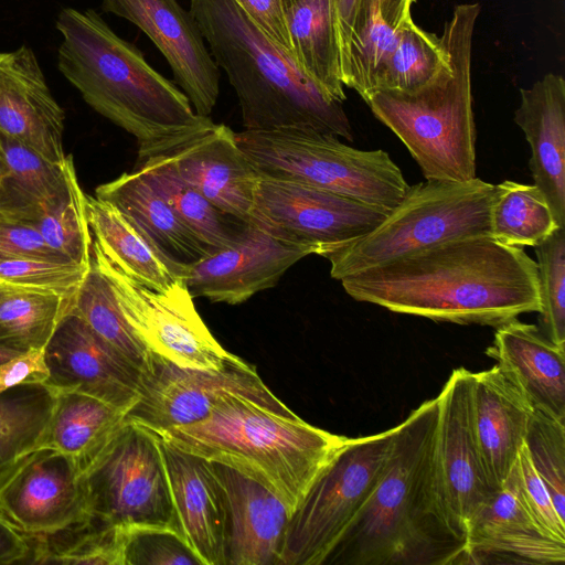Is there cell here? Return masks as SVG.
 <instances>
[{
  "label": "cell",
  "mask_w": 565,
  "mask_h": 565,
  "mask_svg": "<svg viewBox=\"0 0 565 565\" xmlns=\"http://www.w3.org/2000/svg\"><path fill=\"white\" fill-rule=\"evenodd\" d=\"M340 281L356 301L437 322L497 328L541 307L536 262L491 235L452 239Z\"/></svg>",
  "instance_id": "obj_1"
},
{
  "label": "cell",
  "mask_w": 565,
  "mask_h": 565,
  "mask_svg": "<svg viewBox=\"0 0 565 565\" xmlns=\"http://www.w3.org/2000/svg\"><path fill=\"white\" fill-rule=\"evenodd\" d=\"M437 398L422 403L395 434L385 469L323 565L463 564L466 543L437 500L433 448Z\"/></svg>",
  "instance_id": "obj_2"
},
{
  "label": "cell",
  "mask_w": 565,
  "mask_h": 565,
  "mask_svg": "<svg viewBox=\"0 0 565 565\" xmlns=\"http://www.w3.org/2000/svg\"><path fill=\"white\" fill-rule=\"evenodd\" d=\"M57 65L97 113L134 135L154 141L210 120L186 95L157 72L132 43L117 35L93 9L64 8Z\"/></svg>",
  "instance_id": "obj_3"
},
{
  "label": "cell",
  "mask_w": 565,
  "mask_h": 565,
  "mask_svg": "<svg viewBox=\"0 0 565 565\" xmlns=\"http://www.w3.org/2000/svg\"><path fill=\"white\" fill-rule=\"evenodd\" d=\"M190 12L237 95L245 130L311 128L353 140L342 103L308 77L234 0H190Z\"/></svg>",
  "instance_id": "obj_4"
},
{
  "label": "cell",
  "mask_w": 565,
  "mask_h": 565,
  "mask_svg": "<svg viewBox=\"0 0 565 565\" xmlns=\"http://www.w3.org/2000/svg\"><path fill=\"white\" fill-rule=\"evenodd\" d=\"M152 431L257 481L291 513L347 438L236 394L221 398L201 420Z\"/></svg>",
  "instance_id": "obj_5"
},
{
  "label": "cell",
  "mask_w": 565,
  "mask_h": 565,
  "mask_svg": "<svg viewBox=\"0 0 565 565\" xmlns=\"http://www.w3.org/2000/svg\"><path fill=\"white\" fill-rule=\"evenodd\" d=\"M479 11L478 3L456 7L440 38L447 65L430 82L411 93L375 90L366 100L426 180L465 182L477 177L470 67Z\"/></svg>",
  "instance_id": "obj_6"
},
{
  "label": "cell",
  "mask_w": 565,
  "mask_h": 565,
  "mask_svg": "<svg viewBox=\"0 0 565 565\" xmlns=\"http://www.w3.org/2000/svg\"><path fill=\"white\" fill-rule=\"evenodd\" d=\"M495 184L426 180L409 185L402 201L366 234L321 256L341 280L439 244L490 234Z\"/></svg>",
  "instance_id": "obj_7"
},
{
  "label": "cell",
  "mask_w": 565,
  "mask_h": 565,
  "mask_svg": "<svg viewBox=\"0 0 565 565\" xmlns=\"http://www.w3.org/2000/svg\"><path fill=\"white\" fill-rule=\"evenodd\" d=\"M235 140L259 174L319 188L391 212L409 185L384 150H360L311 128L244 130Z\"/></svg>",
  "instance_id": "obj_8"
},
{
  "label": "cell",
  "mask_w": 565,
  "mask_h": 565,
  "mask_svg": "<svg viewBox=\"0 0 565 565\" xmlns=\"http://www.w3.org/2000/svg\"><path fill=\"white\" fill-rule=\"evenodd\" d=\"M394 434L345 438L291 513L280 565H323L375 489Z\"/></svg>",
  "instance_id": "obj_9"
},
{
  "label": "cell",
  "mask_w": 565,
  "mask_h": 565,
  "mask_svg": "<svg viewBox=\"0 0 565 565\" xmlns=\"http://www.w3.org/2000/svg\"><path fill=\"white\" fill-rule=\"evenodd\" d=\"M79 478L90 515L117 526H168L181 532L160 437L147 427L126 418L81 466Z\"/></svg>",
  "instance_id": "obj_10"
},
{
  "label": "cell",
  "mask_w": 565,
  "mask_h": 565,
  "mask_svg": "<svg viewBox=\"0 0 565 565\" xmlns=\"http://www.w3.org/2000/svg\"><path fill=\"white\" fill-rule=\"evenodd\" d=\"M90 255L111 281L129 324L148 351L188 369L222 370L242 361L213 337L184 279L164 291L151 290L124 274L94 241Z\"/></svg>",
  "instance_id": "obj_11"
},
{
  "label": "cell",
  "mask_w": 565,
  "mask_h": 565,
  "mask_svg": "<svg viewBox=\"0 0 565 565\" xmlns=\"http://www.w3.org/2000/svg\"><path fill=\"white\" fill-rule=\"evenodd\" d=\"M236 394L278 413L294 414L244 360L222 370L179 366L147 351L140 367L139 395L127 420L160 430L203 419L216 403Z\"/></svg>",
  "instance_id": "obj_12"
},
{
  "label": "cell",
  "mask_w": 565,
  "mask_h": 565,
  "mask_svg": "<svg viewBox=\"0 0 565 565\" xmlns=\"http://www.w3.org/2000/svg\"><path fill=\"white\" fill-rule=\"evenodd\" d=\"M388 213L319 188L259 174L249 223L321 256L366 234Z\"/></svg>",
  "instance_id": "obj_13"
},
{
  "label": "cell",
  "mask_w": 565,
  "mask_h": 565,
  "mask_svg": "<svg viewBox=\"0 0 565 565\" xmlns=\"http://www.w3.org/2000/svg\"><path fill=\"white\" fill-rule=\"evenodd\" d=\"M472 372L455 369L436 396L438 414L433 467L439 508L452 532L466 543L467 529L495 492L480 460L472 423Z\"/></svg>",
  "instance_id": "obj_14"
},
{
  "label": "cell",
  "mask_w": 565,
  "mask_h": 565,
  "mask_svg": "<svg viewBox=\"0 0 565 565\" xmlns=\"http://www.w3.org/2000/svg\"><path fill=\"white\" fill-rule=\"evenodd\" d=\"M234 131L211 119L154 141L139 143L169 159L188 184L222 211L249 222L259 173L239 149Z\"/></svg>",
  "instance_id": "obj_15"
},
{
  "label": "cell",
  "mask_w": 565,
  "mask_h": 565,
  "mask_svg": "<svg viewBox=\"0 0 565 565\" xmlns=\"http://www.w3.org/2000/svg\"><path fill=\"white\" fill-rule=\"evenodd\" d=\"M77 460L51 448L20 459L0 479V514L24 534H46L90 515Z\"/></svg>",
  "instance_id": "obj_16"
},
{
  "label": "cell",
  "mask_w": 565,
  "mask_h": 565,
  "mask_svg": "<svg viewBox=\"0 0 565 565\" xmlns=\"http://www.w3.org/2000/svg\"><path fill=\"white\" fill-rule=\"evenodd\" d=\"M102 9L134 23L152 41L194 111L209 117L218 97L220 72L192 13L178 0H103Z\"/></svg>",
  "instance_id": "obj_17"
},
{
  "label": "cell",
  "mask_w": 565,
  "mask_h": 565,
  "mask_svg": "<svg viewBox=\"0 0 565 565\" xmlns=\"http://www.w3.org/2000/svg\"><path fill=\"white\" fill-rule=\"evenodd\" d=\"M49 377L56 391H74L128 411L139 395L140 369L95 333L72 308L45 349Z\"/></svg>",
  "instance_id": "obj_18"
},
{
  "label": "cell",
  "mask_w": 565,
  "mask_h": 565,
  "mask_svg": "<svg viewBox=\"0 0 565 565\" xmlns=\"http://www.w3.org/2000/svg\"><path fill=\"white\" fill-rule=\"evenodd\" d=\"M310 254L274 238L250 223L235 243L190 266L183 279L193 298L238 305L274 287L287 269Z\"/></svg>",
  "instance_id": "obj_19"
},
{
  "label": "cell",
  "mask_w": 565,
  "mask_h": 565,
  "mask_svg": "<svg viewBox=\"0 0 565 565\" xmlns=\"http://www.w3.org/2000/svg\"><path fill=\"white\" fill-rule=\"evenodd\" d=\"M64 118L32 49L0 52V135L60 163L66 159Z\"/></svg>",
  "instance_id": "obj_20"
},
{
  "label": "cell",
  "mask_w": 565,
  "mask_h": 565,
  "mask_svg": "<svg viewBox=\"0 0 565 565\" xmlns=\"http://www.w3.org/2000/svg\"><path fill=\"white\" fill-rule=\"evenodd\" d=\"M210 462L226 508V565H280L291 511L257 481Z\"/></svg>",
  "instance_id": "obj_21"
},
{
  "label": "cell",
  "mask_w": 565,
  "mask_h": 565,
  "mask_svg": "<svg viewBox=\"0 0 565 565\" xmlns=\"http://www.w3.org/2000/svg\"><path fill=\"white\" fill-rule=\"evenodd\" d=\"M565 542L547 536L523 507L512 471L470 522L463 564H563Z\"/></svg>",
  "instance_id": "obj_22"
},
{
  "label": "cell",
  "mask_w": 565,
  "mask_h": 565,
  "mask_svg": "<svg viewBox=\"0 0 565 565\" xmlns=\"http://www.w3.org/2000/svg\"><path fill=\"white\" fill-rule=\"evenodd\" d=\"M160 443L182 535L202 565H226V508L211 462Z\"/></svg>",
  "instance_id": "obj_23"
},
{
  "label": "cell",
  "mask_w": 565,
  "mask_h": 565,
  "mask_svg": "<svg viewBox=\"0 0 565 565\" xmlns=\"http://www.w3.org/2000/svg\"><path fill=\"white\" fill-rule=\"evenodd\" d=\"M471 408L482 468L497 491L516 462L534 408L497 364L472 372Z\"/></svg>",
  "instance_id": "obj_24"
},
{
  "label": "cell",
  "mask_w": 565,
  "mask_h": 565,
  "mask_svg": "<svg viewBox=\"0 0 565 565\" xmlns=\"http://www.w3.org/2000/svg\"><path fill=\"white\" fill-rule=\"evenodd\" d=\"M514 113L531 148L534 184L543 193L561 227L565 225V81L548 73L521 88Z\"/></svg>",
  "instance_id": "obj_25"
},
{
  "label": "cell",
  "mask_w": 565,
  "mask_h": 565,
  "mask_svg": "<svg viewBox=\"0 0 565 565\" xmlns=\"http://www.w3.org/2000/svg\"><path fill=\"white\" fill-rule=\"evenodd\" d=\"M533 408L565 422V349L535 324L513 319L495 328L486 350Z\"/></svg>",
  "instance_id": "obj_26"
},
{
  "label": "cell",
  "mask_w": 565,
  "mask_h": 565,
  "mask_svg": "<svg viewBox=\"0 0 565 565\" xmlns=\"http://www.w3.org/2000/svg\"><path fill=\"white\" fill-rule=\"evenodd\" d=\"M95 194L118 210L180 278L190 266L215 252L134 170L99 185Z\"/></svg>",
  "instance_id": "obj_27"
},
{
  "label": "cell",
  "mask_w": 565,
  "mask_h": 565,
  "mask_svg": "<svg viewBox=\"0 0 565 565\" xmlns=\"http://www.w3.org/2000/svg\"><path fill=\"white\" fill-rule=\"evenodd\" d=\"M292 57L329 96L343 103L340 46L333 0H280Z\"/></svg>",
  "instance_id": "obj_28"
},
{
  "label": "cell",
  "mask_w": 565,
  "mask_h": 565,
  "mask_svg": "<svg viewBox=\"0 0 565 565\" xmlns=\"http://www.w3.org/2000/svg\"><path fill=\"white\" fill-rule=\"evenodd\" d=\"M134 171L214 250L235 243L250 224L222 211L204 198L179 177L169 159L161 153L138 150Z\"/></svg>",
  "instance_id": "obj_29"
},
{
  "label": "cell",
  "mask_w": 565,
  "mask_h": 565,
  "mask_svg": "<svg viewBox=\"0 0 565 565\" xmlns=\"http://www.w3.org/2000/svg\"><path fill=\"white\" fill-rule=\"evenodd\" d=\"M86 209L93 241L132 280L151 290L164 291L183 279L113 205L86 195Z\"/></svg>",
  "instance_id": "obj_30"
},
{
  "label": "cell",
  "mask_w": 565,
  "mask_h": 565,
  "mask_svg": "<svg viewBox=\"0 0 565 565\" xmlns=\"http://www.w3.org/2000/svg\"><path fill=\"white\" fill-rule=\"evenodd\" d=\"M416 0H360L347 56L341 65L343 85L366 102L373 90L375 70L396 34L411 17Z\"/></svg>",
  "instance_id": "obj_31"
},
{
  "label": "cell",
  "mask_w": 565,
  "mask_h": 565,
  "mask_svg": "<svg viewBox=\"0 0 565 565\" xmlns=\"http://www.w3.org/2000/svg\"><path fill=\"white\" fill-rule=\"evenodd\" d=\"M55 392L42 448L74 457L81 468L126 420L127 412L83 393Z\"/></svg>",
  "instance_id": "obj_32"
},
{
  "label": "cell",
  "mask_w": 565,
  "mask_h": 565,
  "mask_svg": "<svg viewBox=\"0 0 565 565\" xmlns=\"http://www.w3.org/2000/svg\"><path fill=\"white\" fill-rule=\"evenodd\" d=\"M22 564L124 565L125 526L89 515L46 534H25Z\"/></svg>",
  "instance_id": "obj_33"
},
{
  "label": "cell",
  "mask_w": 565,
  "mask_h": 565,
  "mask_svg": "<svg viewBox=\"0 0 565 565\" xmlns=\"http://www.w3.org/2000/svg\"><path fill=\"white\" fill-rule=\"evenodd\" d=\"M7 174L0 180V214L20 220L63 189L74 170L73 158L51 162L28 146L0 135Z\"/></svg>",
  "instance_id": "obj_34"
},
{
  "label": "cell",
  "mask_w": 565,
  "mask_h": 565,
  "mask_svg": "<svg viewBox=\"0 0 565 565\" xmlns=\"http://www.w3.org/2000/svg\"><path fill=\"white\" fill-rule=\"evenodd\" d=\"M46 384H23L0 397V479L23 457L42 448L55 404Z\"/></svg>",
  "instance_id": "obj_35"
},
{
  "label": "cell",
  "mask_w": 565,
  "mask_h": 565,
  "mask_svg": "<svg viewBox=\"0 0 565 565\" xmlns=\"http://www.w3.org/2000/svg\"><path fill=\"white\" fill-rule=\"evenodd\" d=\"M74 295L1 285L0 343L20 352L44 349Z\"/></svg>",
  "instance_id": "obj_36"
},
{
  "label": "cell",
  "mask_w": 565,
  "mask_h": 565,
  "mask_svg": "<svg viewBox=\"0 0 565 565\" xmlns=\"http://www.w3.org/2000/svg\"><path fill=\"white\" fill-rule=\"evenodd\" d=\"M559 227L535 184L511 180L495 184L490 211V234L494 239L513 247H535Z\"/></svg>",
  "instance_id": "obj_37"
},
{
  "label": "cell",
  "mask_w": 565,
  "mask_h": 565,
  "mask_svg": "<svg viewBox=\"0 0 565 565\" xmlns=\"http://www.w3.org/2000/svg\"><path fill=\"white\" fill-rule=\"evenodd\" d=\"M19 221L36 228L54 250L88 267L93 237L87 218L86 195L79 186L75 169L63 189Z\"/></svg>",
  "instance_id": "obj_38"
},
{
  "label": "cell",
  "mask_w": 565,
  "mask_h": 565,
  "mask_svg": "<svg viewBox=\"0 0 565 565\" xmlns=\"http://www.w3.org/2000/svg\"><path fill=\"white\" fill-rule=\"evenodd\" d=\"M446 65L447 54L440 39L419 29L409 17L375 70L372 93L415 92Z\"/></svg>",
  "instance_id": "obj_39"
},
{
  "label": "cell",
  "mask_w": 565,
  "mask_h": 565,
  "mask_svg": "<svg viewBox=\"0 0 565 565\" xmlns=\"http://www.w3.org/2000/svg\"><path fill=\"white\" fill-rule=\"evenodd\" d=\"M71 308L103 340L141 367L148 350L129 324L111 281L92 255Z\"/></svg>",
  "instance_id": "obj_40"
},
{
  "label": "cell",
  "mask_w": 565,
  "mask_h": 565,
  "mask_svg": "<svg viewBox=\"0 0 565 565\" xmlns=\"http://www.w3.org/2000/svg\"><path fill=\"white\" fill-rule=\"evenodd\" d=\"M534 248L541 305L539 328L565 349V228H557Z\"/></svg>",
  "instance_id": "obj_41"
},
{
  "label": "cell",
  "mask_w": 565,
  "mask_h": 565,
  "mask_svg": "<svg viewBox=\"0 0 565 565\" xmlns=\"http://www.w3.org/2000/svg\"><path fill=\"white\" fill-rule=\"evenodd\" d=\"M524 445L559 518L565 520V422L534 408Z\"/></svg>",
  "instance_id": "obj_42"
},
{
  "label": "cell",
  "mask_w": 565,
  "mask_h": 565,
  "mask_svg": "<svg viewBox=\"0 0 565 565\" xmlns=\"http://www.w3.org/2000/svg\"><path fill=\"white\" fill-rule=\"evenodd\" d=\"M124 565H202L184 536L168 526H125Z\"/></svg>",
  "instance_id": "obj_43"
},
{
  "label": "cell",
  "mask_w": 565,
  "mask_h": 565,
  "mask_svg": "<svg viewBox=\"0 0 565 565\" xmlns=\"http://www.w3.org/2000/svg\"><path fill=\"white\" fill-rule=\"evenodd\" d=\"M88 267L38 258L0 259V286L74 295Z\"/></svg>",
  "instance_id": "obj_44"
},
{
  "label": "cell",
  "mask_w": 565,
  "mask_h": 565,
  "mask_svg": "<svg viewBox=\"0 0 565 565\" xmlns=\"http://www.w3.org/2000/svg\"><path fill=\"white\" fill-rule=\"evenodd\" d=\"M512 473L520 500L535 524L551 539L565 542V520L559 518L548 489L535 470L524 444Z\"/></svg>",
  "instance_id": "obj_45"
},
{
  "label": "cell",
  "mask_w": 565,
  "mask_h": 565,
  "mask_svg": "<svg viewBox=\"0 0 565 565\" xmlns=\"http://www.w3.org/2000/svg\"><path fill=\"white\" fill-rule=\"evenodd\" d=\"M11 258L74 263L50 247L36 228L29 223L0 214V259Z\"/></svg>",
  "instance_id": "obj_46"
},
{
  "label": "cell",
  "mask_w": 565,
  "mask_h": 565,
  "mask_svg": "<svg viewBox=\"0 0 565 565\" xmlns=\"http://www.w3.org/2000/svg\"><path fill=\"white\" fill-rule=\"evenodd\" d=\"M245 14L284 52L292 46L280 0H234ZM294 58V57H292Z\"/></svg>",
  "instance_id": "obj_47"
},
{
  "label": "cell",
  "mask_w": 565,
  "mask_h": 565,
  "mask_svg": "<svg viewBox=\"0 0 565 565\" xmlns=\"http://www.w3.org/2000/svg\"><path fill=\"white\" fill-rule=\"evenodd\" d=\"M44 349L19 353L0 365V397L15 386L46 382L49 367Z\"/></svg>",
  "instance_id": "obj_48"
},
{
  "label": "cell",
  "mask_w": 565,
  "mask_h": 565,
  "mask_svg": "<svg viewBox=\"0 0 565 565\" xmlns=\"http://www.w3.org/2000/svg\"><path fill=\"white\" fill-rule=\"evenodd\" d=\"M28 553L25 534L0 514V565L22 564Z\"/></svg>",
  "instance_id": "obj_49"
},
{
  "label": "cell",
  "mask_w": 565,
  "mask_h": 565,
  "mask_svg": "<svg viewBox=\"0 0 565 565\" xmlns=\"http://www.w3.org/2000/svg\"><path fill=\"white\" fill-rule=\"evenodd\" d=\"M22 353L20 351H17L14 349H11L2 343H0V365L8 361L9 359L15 356L17 354Z\"/></svg>",
  "instance_id": "obj_50"
},
{
  "label": "cell",
  "mask_w": 565,
  "mask_h": 565,
  "mask_svg": "<svg viewBox=\"0 0 565 565\" xmlns=\"http://www.w3.org/2000/svg\"><path fill=\"white\" fill-rule=\"evenodd\" d=\"M7 174V164L4 160V153L0 143V180Z\"/></svg>",
  "instance_id": "obj_51"
}]
</instances>
